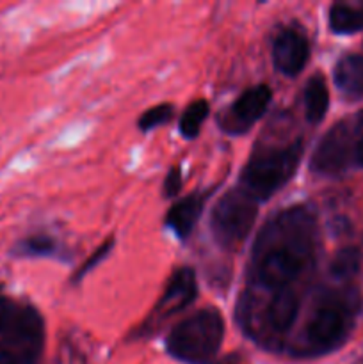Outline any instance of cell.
<instances>
[{
	"mask_svg": "<svg viewBox=\"0 0 363 364\" xmlns=\"http://www.w3.org/2000/svg\"><path fill=\"white\" fill-rule=\"evenodd\" d=\"M180 188H182L180 169H178V167H173V169L169 171V174L166 176V181H164V194H166L167 198H174V196L180 192Z\"/></svg>",
	"mask_w": 363,
	"mask_h": 364,
	"instance_id": "cell-21",
	"label": "cell"
},
{
	"mask_svg": "<svg viewBox=\"0 0 363 364\" xmlns=\"http://www.w3.org/2000/svg\"><path fill=\"white\" fill-rule=\"evenodd\" d=\"M25 249L31 255H48L53 251V240L48 237H32L25 242Z\"/></svg>",
	"mask_w": 363,
	"mask_h": 364,
	"instance_id": "cell-20",
	"label": "cell"
},
{
	"mask_svg": "<svg viewBox=\"0 0 363 364\" xmlns=\"http://www.w3.org/2000/svg\"><path fill=\"white\" fill-rule=\"evenodd\" d=\"M203 205H205V196L192 194L189 198L178 201L173 208L167 212L166 224L169 230L177 235L178 238H187L192 233V228L198 223L199 215L203 212Z\"/></svg>",
	"mask_w": 363,
	"mask_h": 364,
	"instance_id": "cell-11",
	"label": "cell"
},
{
	"mask_svg": "<svg viewBox=\"0 0 363 364\" xmlns=\"http://www.w3.org/2000/svg\"><path fill=\"white\" fill-rule=\"evenodd\" d=\"M224 338V320L217 309H201L182 320L167 336V352L187 364L209 363Z\"/></svg>",
	"mask_w": 363,
	"mask_h": 364,
	"instance_id": "cell-2",
	"label": "cell"
},
{
	"mask_svg": "<svg viewBox=\"0 0 363 364\" xmlns=\"http://www.w3.org/2000/svg\"><path fill=\"white\" fill-rule=\"evenodd\" d=\"M0 364H18V361L9 350H4V348H0Z\"/></svg>",
	"mask_w": 363,
	"mask_h": 364,
	"instance_id": "cell-23",
	"label": "cell"
},
{
	"mask_svg": "<svg viewBox=\"0 0 363 364\" xmlns=\"http://www.w3.org/2000/svg\"><path fill=\"white\" fill-rule=\"evenodd\" d=\"M354 151H356V160H358V162L363 166V137L356 142Z\"/></svg>",
	"mask_w": 363,
	"mask_h": 364,
	"instance_id": "cell-24",
	"label": "cell"
},
{
	"mask_svg": "<svg viewBox=\"0 0 363 364\" xmlns=\"http://www.w3.org/2000/svg\"><path fill=\"white\" fill-rule=\"evenodd\" d=\"M310 45L302 32L285 28L273 43V63L281 75L298 77L308 63Z\"/></svg>",
	"mask_w": 363,
	"mask_h": 364,
	"instance_id": "cell-8",
	"label": "cell"
},
{
	"mask_svg": "<svg viewBox=\"0 0 363 364\" xmlns=\"http://www.w3.org/2000/svg\"><path fill=\"white\" fill-rule=\"evenodd\" d=\"M270 98H273V91L265 84H260L242 92L230 109L231 124L238 132L248 130L251 124H255L265 114Z\"/></svg>",
	"mask_w": 363,
	"mask_h": 364,
	"instance_id": "cell-9",
	"label": "cell"
},
{
	"mask_svg": "<svg viewBox=\"0 0 363 364\" xmlns=\"http://www.w3.org/2000/svg\"><path fill=\"white\" fill-rule=\"evenodd\" d=\"M173 105H169V103H160V105H155L152 107V109L146 110L144 114L141 116V119H139V128L141 130H152V128H157L160 127V124L167 123V121L173 117Z\"/></svg>",
	"mask_w": 363,
	"mask_h": 364,
	"instance_id": "cell-18",
	"label": "cell"
},
{
	"mask_svg": "<svg viewBox=\"0 0 363 364\" xmlns=\"http://www.w3.org/2000/svg\"><path fill=\"white\" fill-rule=\"evenodd\" d=\"M11 315H13V313H11L9 302H7L4 297H0V333L7 327V323H9L11 320Z\"/></svg>",
	"mask_w": 363,
	"mask_h": 364,
	"instance_id": "cell-22",
	"label": "cell"
},
{
	"mask_svg": "<svg viewBox=\"0 0 363 364\" xmlns=\"http://www.w3.org/2000/svg\"><path fill=\"white\" fill-rule=\"evenodd\" d=\"M335 84L345 95L363 92V57L345 55L335 66Z\"/></svg>",
	"mask_w": 363,
	"mask_h": 364,
	"instance_id": "cell-13",
	"label": "cell"
},
{
	"mask_svg": "<svg viewBox=\"0 0 363 364\" xmlns=\"http://www.w3.org/2000/svg\"><path fill=\"white\" fill-rule=\"evenodd\" d=\"M351 155V132L344 123L331 128L317 146L312 169L319 174H338L345 169Z\"/></svg>",
	"mask_w": 363,
	"mask_h": 364,
	"instance_id": "cell-7",
	"label": "cell"
},
{
	"mask_svg": "<svg viewBox=\"0 0 363 364\" xmlns=\"http://www.w3.org/2000/svg\"><path fill=\"white\" fill-rule=\"evenodd\" d=\"M299 313V299L292 288H281L274 294L267 308V318L276 333H287L294 326Z\"/></svg>",
	"mask_w": 363,
	"mask_h": 364,
	"instance_id": "cell-12",
	"label": "cell"
},
{
	"mask_svg": "<svg viewBox=\"0 0 363 364\" xmlns=\"http://www.w3.org/2000/svg\"><path fill=\"white\" fill-rule=\"evenodd\" d=\"M301 142L256 155L249 160L242 173V191L248 192L256 201L269 199L294 178L301 164Z\"/></svg>",
	"mask_w": 363,
	"mask_h": 364,
	"instance_id": "cell-3",
	"label": "cell"
},
{
	"mask_svg": "<svg viewBox=\"0 0 363 364\" xmlns=\"http://www.w3.org/2000/svg\"><path fill=\"white\" fill-rule=\"evenodd\" d=\"M330 27L337 34H352L363 28V7L335 4L330 9Z\"/></svg>",
	"mask_w": 363,
	"mask_h": 364,
	"instance_id": "cell-15",
	"label": "cell"
},
{
	"mask_svg": "<svg viewBox=\"0 0 363 364\" xmlns=\"http://www.w3.org/2000/svg\"><path fill=\"white\" fill-rule=\"evenodd\" d=\"M11 354L16 358L18 364H32L41 354L43 340H45V326L43 318L34 308L25 306L11 315L7 323Z\"/></svg>",
	"mask_w": 363,
	"mask_h": 364,
	"instance_id": "cell-5",
	"label": "cell"
},
{
	"mask_svg": "<svg viewBox=\"0 0 363 364\" xmlns=\"http://www.w3.org/2000/svg\"><path fill=\"white\" fill-rule=\"evenodd\" d=\"M258 215V203L242 188L226 192L210 217L212 237L226 251H237L249 237Z\"/></svg>",
	"mask_w": 363,
	"mask_h": 364,
	"instance_id": "cell-4",
	"label": "cell"
},
{
	"mask_svg": "<svg viewBox=\"0 0 363 364\" xmlns=\"http://www.w3.org/2000/svg\"><path fill=\"white\" fill-rule=\"evenodd\" d=\"M280 244L267 249L258 259V281L270 290L287 288L313 259L315 220L305 206L285 210L276 220Z\"/></svg>",
	"mask_w": 363,
	"mask_h": 364,
	"instance_id": "cell-1",
	"label": "cell"
},
{
	"mask_svg": "<svg viewBox=\"0 0 363 364\" xmlns=\"http://www.w3.org/2000/svg\"><path fill=\"white\" fill-rule=\"evenodd\" d=\"M330 107V91H327L326 80L320 75H315L308 80L305 89V109L306 119L317 124L324 119Z\"/></svg>",
	"mask_w": 363,
	"mask_h": 364,
	"instance_id": "cell-14",
	"label": "cell"
},
{
	"mask_svg": "<svg viewBox=\"0 0 363 364\" xmlns=\"http://www.w3.org/2000/svg\"><path fill=\"white\" fill-rule=\"evenodd\" d=\"M110 249H112V240H107L105 244H103L102 247H100L98 251L95 252V255H93V258H91V259H88V262H85V265H84V267H80V270H78L77 276H75V281H78V279H80V277H84L85 274H88L89 270L93 269V267L98 265V263L102 262V259H105V258H107V255H109Z\"/></svg>",
	"mask_w": 363,
	"mask_h": 364,
	"instance_id": "cell-19",
	"label": "cell"
},
{
	"mask_svg": "<svg viewBox=\"0 0 363 364\" xmlns=\"http://www.w3.org/2000/svg\"><path fill=\"white\" fill-rule=\"evenodd\" d=\"M362 256L356 247H344L335 255L333 262L330 265V272L335 279L349 281L358 274Z\"/></svg>",
	"mask_w": 363,
	"mask_h": 364,
	"instance_id": "cell-16",
	"label": "cell"
},
{
	"mask_svg": "<svg viewBox=\"0 0 363 364\" xmlns=\"http://www.w3.org/2000/svg\"><path fill=\"white\" fill-rule=\"evenodd\" d=\"M209 103L205 100H196L192 102L187 109L184 110L180 119V134L185 139H196L198 137L201 124L205 123L206 116H209Z\"/></svg>",
	"mask_w": 363,
	"mask_h": 364,
	"instance_id": "cell-17",
	"label": "cell"
},
{
	"mask_svg": "<svg viewBox=\"0 0 363 364\" xmlns=\"http://www.w3.org/2000/svg\"><path fill=\"white\" fill-rule=\"evenodd\" d=\"M196 294H198V284H196L194 272L191 269L177 270L167 281L166 291L160 297L157 311L162 315H173V313L187 308L194 301Z\"/></svg>",
	"mask_w": 363,
	"mask_h": 364,
	"instance_id": "cell-10",
	"label": "cell"
},
{
	"mask_svg": "<svg viewBox=\"0 0 363 364\" xmlns=\"http://www.w3.org/2000/svg\"><path fill=\"white\" fill-rule=\"evenodd\" d=\"M347 313L338 304H326L313 313L308 323V341L319 350L338 347L347 336Z\"/></svg>",
	"mask_w": 363,
	"mask_h": 364,
	"instance_id": "cell-6",
	"label": "cell"
}]
</instances>
